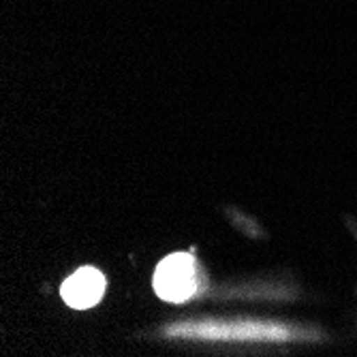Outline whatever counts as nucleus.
Segmentation results:
<instances>
[{"label": "nucleus", "mask_w": 357, "mask_h": 357, "mask_svg": "<svg viewBox=\"0 0 357 357\" xmlns=\"http://www.w3.org/2000/svg\"><path fill=\"white\" fill-rule=\"evenodd\" d=\"M105 278L94 268H79L62 284V298L73 308H90L103 298Z\"/></svg>", "instance_id": "2"}, {"label": "nucleus", "mask_w": 357, "mask_h": 357, "mask_svg": "<svg viewBox=\"0 0 357 357\" xmlns=\"http://www.w3.org/2000/svg\"><path fill=\"white\" fill-rule=\"evenodd\" d=\"M199 289V266L188 252H176L158 264L154 291L167 302H184Z\"/></svg>", "instance_id": "1"}]
</instances>
